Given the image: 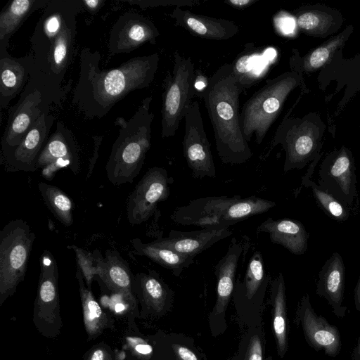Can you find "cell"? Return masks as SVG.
Segmentation results:
<instances>
[{
	"instance_id": "cell-47",
	"label": "cell",
	"mask_w": 360,
	"mask_h": 360,
	"mask_svg": "<svg viewBox=\"0 0 360 360\" xmlns=\"http://www.w3.org/2000/svg\"><path fill=\"white\" fill-rule=\"evenodd\" d=\"M83 2L91 11H95L99 6V4L101 3V1L98 0L84 1Z\"/></svg>"
},
{
	"instance_id": "cell-45",
	"label": "cell",
	"mask_w": 360,
	"mask_h": 360,
	"mask_svg": "<svg viewBox=\"0 0 360 360\" xmlns=\"http://www.w3.org/2000/svg\"><path fill=\"white\" fill-rule=\"evenodd\" d=\"M135 349L139 353L143 354H148L152 352V347L147 344H139Z\"/></svg>"
},
{
	"instance_id": "cell-27",
	"label": "cell",
	"mask_w": 360,
	"mask_h": 360,
	"mask_svg": "<svg viewBox=\"0 0 360 360\" xmlns=\"http://www.w3.org/2000/svg\"><path fill=\"white\" fill-rule=\"evenodd\" d=\"M119 34L120 49H134L146 41L154 44L160 34L152 22L139 15L132 17Z\"/></svg>"
},
{
	"instance_id": "cell-31",
	"label": "cell",
	"mask_w": 360,
	"mask_h": 360,
	"mask_svg": "<svg viewBox=\"0 0 360 360\" xmlns=\"http://www.w3.org/2000/svg\"><path fill=\"white\" fill-rule=\"evenodd\" d=\"M73 23L68 24V18H65L57 38L52 41L49 51L50 69L53 73H60L68 62V53L73 41Z\"/></svg>"
},
{
	"instance_id": "cell-39",
	"label": "cell",
	"mask_w": 360,
	"mask_h": 360,
	"mask_svg": "<svg viewBox=\"0 0 360 360\" xmlns=\"http://www.w3.org/2000/svg\"><path fill=\"white\" fill-rule=\"evenodd\" d=\"M245 360H262V344L258 335H253L248 344Z\"/></svg>"
},
{
	"instance_id": "cell-12",
	"label": "cell",
	"mask_w": 360,
	"mask_h": 360,
	"mask_svg": "<svg viewBox=\"0 0 360 360\" xmlns=\"http://www.w3.org/2000/svg\"><path fill=\"white\" fill-rule=\"evenodd\" d=\"M240 195L233 197L212 196L191 200L187 205L177 207L171 215L176 224L200 226L202 229L223 226L222 219L228 208Z\"/></svg>"
},
{
	"instance_id": "cell-16",
	"label": "cell",
	"mask_w": 360,
	"mask_h": 360,
	"mask_svg": "<svg viewBox=\"0 0 360 360\" xmlns=\"http://www.w3.org/2000/svg\"><path fill=\"white\" fill-rule=\"evenodd\" d=\"M45 115L42 114L31 126L20 143L5 154L8 171L35 172L36 162L46 135Z\"/></svg>"
},
{
	"instance_id": "cell-33",
	"label": "cell",
	"mask_w": 360,
	"mask_h": 360,
	"mask_svg": "<svg viewBox=\"0 0 360 360\" xmlns=\"http://www.w3.org/2000/svg\"><path fill=\"white\" fill-rule=\"evenodd\" d=\"M76 278L79 283L86 325L91 330L102 320L103 311L94 300L91 292L85 286L83 276L78 267H77Z\"/></svg>"
},
{
	"instance_id": "cell-22",
	"label": "cell",
	"mask_w": 360,
	"mask_h": 360,
	"mask_svg": "<svg viewBox=\"0 0 360 360\" xmlns=\"http://www.w3.org/2000/svg\"><path fill=\"white\" fill-rule=\"evenodd\" d=\"M321 155H319L310 164L306 173L302 176L301 185L295 193L297 196L302 187L309 188L314 198L319 207L331 219L338 221H346L350 216L349 209L342 205L334 196L322 189L316 182L311 179L314 169L319 162Z\"/></svg>"
},
{
	"instance_id": "cell-5",
	"label": "cell",
	"mask_w": 360,
	"mask_h": 360,
	"mask_svg": "<svg viewBox=\"0 0 360 360\" xmlns=\"http://www.w3.org/2000/svg\"><path fill=\"white\" fill-rule=\"evenodd\" d=\"M174 64L164 80L162 94L161 136L169 138L175 135L179 124L193 103L195 94L196 72L190 57L175 50Z\"/></svg>"
},
{
	"instance_id": "cell-38",
	"label": "cell",
	"mask_w": 360,
	"mask_h": 360,
	"mask_svg": "<svg viewBox=\"0 0 360 360\" xmlns=\"http://www.w3.org/2000/svg\"><path fill=\"white\" fill-rule=\"evenodd\" d=\"M276 27L283 34L290 35L294 33L296 28V20L285 13L279 15L274 20Z\"/></svg>"
},
{
	"instance_id": "cell-17",
	"label": "cell",
	"mask_w": 360,
	"mask_h": 360,
	"mask_svg": "<svg viewBox=\"0 0 360 360\" xmlns=\"http://www.w3.org/2000/svg\"><path fill=\"white\" fill-rule=\"evenodd\" d=\"M93 252L96 259L98 276L110 289L134 300L132 287L134 278L128 262L117 250H107L105 257L98 250Z\"/></svg>"
},
{
	"instance_id": "cell-1",
	"label": "cell",
	"mask_w": 360,
	"mask_h": 360,
	"mask_svg": "<svg viewBox=\"0 0 360 360\" xmlns=\"http://www.w3.org/2000/svg\"><path fill=\"white\" fill-rule=\"evenodd\" d=\"M243 91L230 63L220 66L208 78L207 86L201 94L213 128L217 151L225 164H243L252 157L240 124L239 98Z\"/></svg>"
},
{
	"instance_id": "cell-43",
	"label": "cell",
	"mask_w": 360,
	"mask_h": 360,
	"mask_svg": "<svg viewBox=\"0 0 360 360\" xmlns=\"http://www.w3.org/2000/svg\"><path fill=\"white\" fill-rule=\"evenodd\" d=\"M101 139L99 140L95 141V143H96L95 148L94 150L93 156L89 160V169H88V173H87V176H86V179L91 176V175L93 172L94 165L96 164V160L98 158V148H99V146L101 144Z\"/></svg>"
},
{
	"instance_id": "cell-20",
	"label": "cell",
	"mask_w": 360,
	"mask_h": 360,
	"mask_svg": "<svg viewBox=\"0 0 360 360\" xmlns=\"http://www.w3.org/2000/svg\"><path fill=\"white\" fill-rule=\"evenodd\" d=\"M131 243L135 255L149 258L161 266L170 270L176 276H179L184 269L194 262L193 256L158 245L153 242L143 243L139 238H134Z\"/></svg>"
},
{
	"instance_id": "cell-15",
	"label": "cell",
	"mask_w": 360,
	"mask_h": 360,
	"mask_svg": "<svg viewBox=\"0 0 360 360\" xmlns=\"http://www.w3.org/2000/svg\"><path fill=\"white\" fill-rule=\"evenodd\" d=\"M171 17L177 26L204 39L226 40L239 32L238 26L231 20L194 13L181 7H175Z\"/></svg>"
},
{
	"instance_id": "cell-10",
	"label": "cell",
	"mask_w": 360,
	"mask_h": 360,
	"mask_svg": "<svg viewBox=\"0 0 360 360\" xmlns=\"http://www.w3.org/2000/svg\"><path fill=\"white\" fill-rule=\"evenodd\" d=\"M278 144H281L285 152V173L304 168L319 155L316 139L307 130L304 123L297 121L285 120L278 127L265 158Z\"/></svg>"
},
{
	"instance_id": "cell-4",
	"label": "cell",
	"mask_w": 360,
	"mask_h": 360,
	"mask_svg": "<svg viewBox=\"0 0 360 360\" xmlns=\"http://www.w3.org/2000/svg\"><path fill=\"white\" fill-rule=\"evenodd\" d=\"M36 236L21 219L8 221L0 231V301L12 295L23 281Z\"/></svg>"
},
{
	"instance_id": "cell-19",
	"label": "cell",
	"mask_w": 360,
	"mask_h": 360,
	"mask_svg": "<svg viewBox=\"0 0 360 360\" xmlns=\"http://www.w3.org/2000/svg\"><path fill=\"white\" fill-rule=\"evenodd\" d=\"M243 246L236 238L231 240L227 252L215 265L217 276V301L214 307L216 314L224 311L227 307L235 285V276Z\"/></svg>"
},
{
	"instance_id": "cell-2",
	"label": "cell",
	"mask_w": 360,
	"mask_h": 360,
	"mask_svg": "<svg viewBox=\"0 0 360 360\" xmlns=\"http://www.w3.org/2000/svg\"><path fill=\"white\" fill-rule=\"evenodd\" d=\"M300 83L295 72H285L266 80L265 84L249 98L240 111L243 133L248 142L255 135L256 143H262L279 115L284 102Z\"/></svg>"
},
{
	"instance_id": "cell-40",
	"label": "cell",
	"mask_w": 360,
	"mask_h": 360,
	"mask_svg": "<svg viewBox=\"0 0 360 360\" xmlns=\"http://www.w3.org/2000/svg\"><path fill=\"white\" fill-rule=\"evenodd\" d=\"M172 348L178 360H198L196 355L186 347L174 344Z\"/></svg>"
},
{
	"instance_id": "cell-36",
	"label": "cell",
	"mask_w": 360,
	"mask_h": 360,
	"mask_svg": "<svg viewBox=\"0 0 360 360\" xmlns=\"http://www.w3.org/2000/svg\"><path fill=\"white\" fill-rule=\"evenodd\" d=\"M1 92L4 90L11 91L17 90L18 86L21 84L23 79V69L15 61H11L8 59H1Z\"/></svg>"
},
{
	"instance_id": "cell-32",
	"label": "cell",
	"mask_w": 360,
	"mask_h": 360,
	"mask_svg": "<svg viewBox=\"0 0 360 360\" xmlns=\"http://www.w3.org/2000/svg\"><path fill=\"white\" fill-rule=\"evenodd\" d=\"M36 1L30 0H15L6 8L0 17V39L1 42L7 39L17 29Z\"/></svg>"
},
{
	"instance_id": "cell-23",
	"label": "cell",
	"mask_w": 360,
	"mask_h": 360,
	"mask_svg": "<svg viewBox=\"0 0 360 360\" xmlns=\"http://www.w3.org/2000/svg\"><path fill=\"white\" fill-rule=\"evenodd\" d=\"M273 302V329L278 354L283 357L288 349V325L286 314L285 285L282 273L271 283Z\"/></svg>"
},
{
	"instance_id": "cell-42",
	"label": "cell",
	"mask_w": 360,
	"mask_h": 360,
	"mask_svg": "<svg viewBox=\"0 0 360 360\" xmlns=\"http://www.w3.org/2000/svg\"><path fill=\"white\" fill-rule=\"evenodd\" d=\"M208 79L202 75V74L196 73L195 80V91L202 92L205 90L207 86Z\"/></svg>"
},
{
	"instance_id": "cell-18",
	"label": "cell",
	"mask_w": 360,
	"mask_h": 360,
	"mask_svg": "<svg viewBox=\"0 0 360 360\" xmlns=\"http://www.w3.org/2000/svg\"><path fill=\"white\" fill-rule=\"evenodd\" d=\"M257 231L268 233L271 243L283 246L292 254L301 255L307 250L309 235L298 220L269 217L257 227Z\"/></svg>"
},
{
	"instance_id": "cell-25",
	"label": "cell",
	"mask_w": 360,
	"mask_h": 360,
	"mask_svg": "<svg viewBox=\"0 0 360 360\" xmlns=\"http://www.w3.org/2000/svg\"><path fill=\"white\" fill-rule=\"evenodd\" d=\"M42 199L53 216L65 227L73 224L75 204L60 188L44 182L38 184Z\"/></svg>"
},
{
	"instance_id": "cell-14",
	"label": "cell",
	"mask_w": 360,
	"mask_h": 360,
	"mask_svg": "<svg viewBox=\"0 0 360 360\" xmlns=\"http://www.w3.org/2000/svg\"><path fill=\"white\" fill-rule=\"evenodd\" d=\"M230 226H218L192 231L171 230L166 238H158L155 244L182 254L195 257L218 241L231 236Z\"/></svg>"
},
{
	"instance_id": "cell-35",
	"label": "cell",
	"mask_w": 360,
	"mask_h": 360,
	"mask_svg": "<svg viewBox=\"0 0 360 360\" xmlns=\"http://www.w3.org/2000/svg\"><path fill=\"white\" fill-rule=\"evenodd\" d=\"M74 251L78 267L84 278L88 287H90L91 281L98 275L97 263L94 252H88L75 245L67 247Z\"/></svg>"
},
{
	"instance_id": "cell-11",
	"label": "cell",
	"mask_w": 360,
	"mask_h": 360,
	"mask_svg": "<svg viewBox=\"0 0 360 360\" xmlns=\"http://www.w3.org/2000/svg\"><path fill=\"white\" fill-rule=\"evenodd\" d=\"M296 322L301 326L307 342L313 349L323 351L330 357L340 354L342 342L338 328L316 313L308 294H304L299 302Z\"/></svg>"
},
{
	"instance_id": "cell-34",
	"label": "cell",
	"mask_w": 360,
	"mask_h": 360,
	"mask_svg": "<svg viewBox=\"0 0 360 360\" xmlns=\"http://www.w3.org/2000/svg\"><path fill=\"white\" fill-rule=\"evenodd\" d=\"M344 39L345 34L342 33L310 53L304 60V70L311 71L323 66L332 56L335 49L342 44Z\"/></svg>"
},
{
	"instance_id": "cell-30",
	"label": "cell",
	"mask_w": 360,
	"mask_h": 360,
	"mask_svg": "<svg viewBox=\"0 0 360 360\" xmlns=\"http://www.w3.org/2000/svg\"><path fill=\"white\" fill-rule=\"evenodd\" d=\"M35 101H24L21 108L17 112L11 124L10 125L8 131L5 134L4 139L3 148L4 155L14 149L18 146L27 132L26 131L31 124L35 122L34 121V107L32 105Z\"/></svg>"
},
{
	"instance_id": "cell-9",
	"label": "cell",
	"mask_w": 360,
	"mask_h": 360,
	"mask_svg": "<svg viewBox=\"0 0 360 360\" xmlns=\"http://www.w3.org/2000/svg\"><path fill=\"white\" fill-rule=\"evenodd\" d=\"M184 156L193 178H214L216 169L205 131L200 105L193 101L184 117Z\"/></svg>"
},
{
	"instance_id": "cell-6",
	"label": "cell",
	"mask_w": 360,
	"mask_h": 360,
	"mask_svg": "<svg viewBox=\"0 0 360 360\" xmlns=\"http://www.w3.org/2000/svg\"><path fill=\"white\" fill-rule=\"evenodd\" d=\"M159 63L157 53L134 58L124 67L92 74L90 95L107 108L128 91L146 87L153 82Z\"/></svg>"
},
{
	"instance_id": "cell-44",
	"label": "cell",
	"mask_w": 360,
	"mask_h": 360,
	"mask_svg": "<svg viewBox=\"0 0 360 360\" xmlns=\"http://www.w3.org/2000/svg\"><path fill=\"white\" fill-rule=\"evenodd\" d=\"M354 301L355 309L360 311V276L354 290Z\"/></svg>"
},
{
	"instance_id": "cell-37",
	"label": "cell",
	"mask_w": 360,
	"mask_h": 360,
	"mask_svg": "<svg viewBox=\"0 0 360 360\" xmlns=\"http://www.w3.org/2000/svg\"><path fill=\"white\" fill-rule=\"evenodd\" d=\"M329 18L323 13L317 12L301 13L296 20L297 26L307 32H321L329 24Z\"/></svg>"
},
{
	"instance_id": "cell-28",
	"label": "cell",
	"mask_w": 360,
	"mask_h": 360,
	"mask_svg": "<svg viewBox=\"0 0 360 360\" xmlns=\"http://www.w3.org/2000/svg\"><path fill=\"white\" fill-rule=\"evenodd\" d=\"M275 206V202L255 195L240 198L228 208L221 224L223 226H230L254 215L266 212Z\"/></svg>"
},
{
	"instance_id": "cell-21",
	"label": "cell",
	"mask_w": 360,
	"mask_h": 360,
	"mask_svg": "<svg viewBox=\"0 0 360 360\" xmlns=\"http://www.w3.org/2000/svg\"><path fill=\"white\" fill-rule=\"evenodd\" d=\"M264 56L252 45H247L245 51L231 63L233 75L244 90L259 82L267 71V59Z\"/></svg>"
},
{
	"instance_id": "cell-26",
	"label": "cell",
	"mask_w": 360,
	"mask_h": 360,
	"mask_svg": "<svg viewBox=\"0 0 360 360\" xmlns=\"http://www.w3.org/2000/svg\"><path fill=\"white\" fill-rule=\"evenodd\" d=\"M134 285L136 286L142 299L147 304L158 311L163 309L169 295V291L156 271L138 273L134 278Z\"/></svg>"
},
{
	"instance_id": "cell-8",
	"label": "cell",
	"mask_w": 360,
	"mask_h": 360,
	"mask_svg": "<svg viewBox=\"0 0 360 360\" xmlns=\"http://www.w3.org/2000/svg\"><path fill=\"white\" fill-rule=\"evenodd\" d=\"M173 181L165 169L160 167L149 169L129 196L128 221L134 225L147 221L156 211L158 204L169 197V185Z\"/></svg>"
},
{
	"instance_id": "cell-24",
	"label": "cell",
	"mask_w": 360,
	"mask_h": 360,
	"mask_svg": "<svg viewBox=\"0 0 360 360\" xmlns=\"http://www.w3.org/2000/svg\"><path fill=\"white\" fill-rule=\"evenodd\" d=\"M60 159L71 163V170L75 175L79 173V155L73 141L68 140L60 134H55L41 150L36 162V168L43 169Z\"/></svg>"
},
{
	"instance_id": "cell-49",
	"label": "cell",
	"mask_w": 360,
	"mask_h": 360,
	"mask_svg": "<svg viewBox=\"0 0 360 360\" xmlns=\"http://www.w3.org/2000/svg\"><path fill=\"white\" fill-rule=\"evenodd\" d=\"M124 309V305H123L122 304H121V303L117 304L115 305V311H116L117 312H120V311H122Z\"/></svg>"
},
{
	"instance_id": "cell-13",
	"label": "cell",
	"mask_w": 360,
	"mask_h": 360,
	"mask_svg": "<svg viewBox=\"0 0 360 360\" xmlns=\"http://www.w3.org/2000/svg\"><path fill=\"white\" fill-rule=\"evenodd\" d=\"M345 283V266L342 256L334 252L325 262L319 272L316 294L323 297L333 314L343 318L347 307L343 304Z\"/></svg>"
},
{
	"instance_id": "cell-41",
	"label": "cell",
	"mask_w": 360,
	"mask_h": 360,
	"mask_svg": "<svg viewBox=\"0 0 360 360\" xmlns=\"http://www.w3.org/2000/svg\"><path fill=\"white\" fill-rule=\"evenodd\" d=\"M257 2V0H226L224 3L238 9L245 8Z\"/></svg>"
},
{
	"instance_id": "cell-3",
	"label": "cell",
	"mask_w": 360,
	"mask_h": 360,
	"mask_svg": "<svg viewBox=\"0 0 360 360\" xmlns=\"http://www.w3.org/2000/svg\"><path fill=\"white\" fill-rule=\"evenodd\" d=\"M151 99L148 97L143 101L136 115L133 132L121 134L112 147L105 170L108 180L115 186L131 184L143 167L150 146Z\"/></svg>"
},
{
	"instance_id": "cell-46",
	"label": "cell",
	"mask_w": 360,
	"mask_h": 360,
	"mask_svg": "<svg viewBox=\"0 0 360 360\" xmlns=\"http://www.w3.org/2000/svg\"><path fill=\"white\" fill-rule=\"evenodd\" d=\"M352 360H360V335L352 353Z\"/></svg>"
},
{
	"instance_id": "cell-29",
	"label": "cell",
	"mask_w": 360,
	"mask_h": 360,
	"mask_svg": "<svg viewBox=\"0 0 360 360\" xmlns=\"http://www.w3.org/2000/svg\"><path fill=\"white\" fill-rule=\"evenodd\" d=\"M269 281L262 254L255 250L248 262L243 283L239 284L236 281L235 285L243 288L245 297L251 300L266 287Z\"/></svg>"
},
{
	"instance_id": "cell-7",
	"label": "cell",
	"mask_w": 360,
	"mask_h": 360,
	"mask_svg": "<svg viewBox=\"0 0 360 360\" xmlns=\"http://www.w3.org/2000/svg\"><path fill=\"white\" fill-rule=\"evenodd\" d=\"M317 184L348 209L357 199L356 167L345 147L327 156L320 165Z\"/></svg>"
},
{
	"instance_id": "cell-48",
	"label": "cell",
	"mask_w": 360,
	"mask_h": 360,
	"mask_svg": "<svg viewBox=\"0 0 360 360\" xmlns=\"http://www.w3.org/2000/svg\"><path fill=\"white\" fill-rule=\"evenodd\" d=\"M91 360H104V354L103 350L97 349L96 350L91 358Z\"/></svg>"
}]
</instances>
